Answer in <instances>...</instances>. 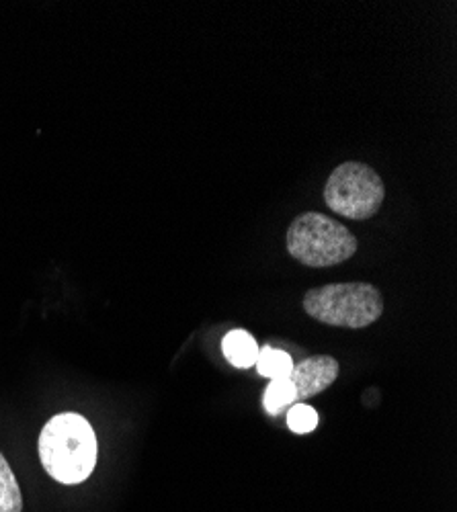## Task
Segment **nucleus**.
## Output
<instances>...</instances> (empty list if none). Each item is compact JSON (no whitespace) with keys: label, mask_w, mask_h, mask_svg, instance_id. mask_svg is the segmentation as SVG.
I'll return each instance as SVG.
<instances>
[{"label":"nucleus","mask_w":457,"mask_h":512,"mask_svg":"<svg viewBox=\"0 0 457 512\" xmlns=\"http://www.w3.org/2000/svg\"><path fill=\"white\" fill-rule=\"evenodd\" d=\"M255 365H257V369L263 377L283 379V377H289V373H292L294 359L289 357L285 351L265 347V349H261L259 359H257Z\"/></svg>","instance_id":"6e6552de"},{"label":"nucleus","mask_w":457,"mask_h":512,"mask_svg":"<svg viewBox=\"0 0 457 512\" xmlns=\"http://www.w3.org/2000/svg\"><path fill=\"white\" fill-rule=\"evenodd\" d=\"M222 351H224L226 359L238 369L253 367L259 359V353H261L257 340L246 330L228 332L226 338H224V343H222Z\"/></svg>","instance_id":"423d86ee"},{"label":"nucleus","mask_w":457,"mask_h":512,"mask_svg":"<svg viewBox=\"0 0 457 512\" xmlns=\"http://www.w3.org/2000/svg\"><path fill=\"white\" fill-rule=\"evenodd\" d=\"M296 402V390L292 386L289 377L283 379H271L269 388L263 396V404L267 408L269 414H279L281 410H285L287 406H292Z\"/></svg>","instance_id":"1a4fd4ad"},{"label":"nucleus","mask_w":457,"mask_h":512,"mask_svg":"<svg viewBox=\"0 0 457 512\" xmlns=\"http://www.w3.org/2000/svg\"><path fill=\"white\" fill-rule=\"evenodd\" d=\"M0 512H23L19 482L3 453H0Z\"/></svg>","instance_id":"0eeeda50"},{"label":"nucleus","mask_w":457,"mask_h":512,"mask_svg":"<svg viewBox=\"0 0 457 512\" xmlns=\"http://www.w3.org/2000/svg\"><path fill=\"white\" fill-rule=\"evenodd\" d=\"M287 252L306 267H335L357 252L353 232L324 213L306 211L287 228Z\"/></svg>","instance_id":"7ed1b4c3"},{"label":"nucleus","mask_w":457,"mask_h":512,"mask_svg":"<svg viewBox=\"0 0 457 512\" xmlns=\"http://www.w3.org/2000/svg\"><path fill=\"white\" fill-rule=\"evenodd\" d=\"M304 310L316 322L361 330L384 314V297L371 283H330L304 295Z\"/></svg>","instance_id":"f03ea898"},{"label":"nucleus","mask_w":457,"mask_h":512,"mask_svg":"<svg viewBox=\"0 0 457 512\" xmlns=\"http://www.w3.org/2000/svg\"><path fill=\"white\" fill-rule=\"evenodd\" d=\"M386 199V187L378 170L363 162H343L332 170L326 187V205L339 216L363 222L376 216Z\"/></svg>","instance_id":"20e7f679"},{"label":"nucleus","mask_w":457,"mask_h":512,"mask_svg":"<svg viewBox=\"0 0 457 512\" xmlns=\"http://www.w3.org/2000/svg\"><path fill=\"white\" fill-rule=\"evenodd\" d=\"M287 426L296 435L312 433L316 426H318V412L312 406L298 404V406H294L292 410L287 412Z\"/></svg>","instance_id":"9d476101"},{"label":"nucleus","mask_w":457,"mask_h":512,"mask_svg":"<svg viewBox=\"0 0 457 512\" xmlns=\"http://www.w3.org/2000/svg\"><path fill=\"white\" fill-rule=\"evenodd\" d=\"M39 459L56 482H85L97 465V437L91 422L74 412L48 420L39 435Z\"/></svg>","instance_id":"f257e3e1"},{"label":"nucleus","mask_w":457,"mask_h":512,"mask_svg":"<svg viewBox=\"0 0 457 512\" xmlns=\"http://www.w3.org/2000/svg\"><path fill=\"white\" fill-rule=\"evenodd\" d=\"M339 371V361L328 355H316L300 365H294L292 373H289V381L296 390V400H308L328 390L337 381Z\"/></svg>","instance_id":"39448f33"}]
</instances>
